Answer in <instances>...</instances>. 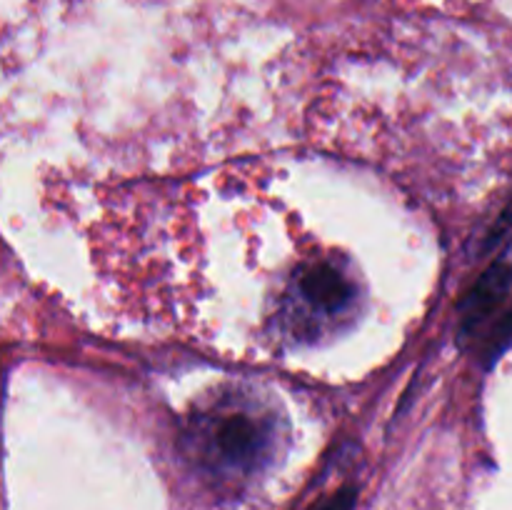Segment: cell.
Returning a JSON list of instances; mask_svg holds the SVG:
<instances>
[{"label":"cell","instance_id":"1","mask_svg":"<svg viewBox=\"0 0 512 510\" xmlns=\"http://www.w3.org/2000/svg\"><path fill=\"white\" fill-rule=\"evenodd\" d=\"M198 460L220 473H250L275 443V418L243 398L218 400L190 418Z\"/></svg>","mask_w":512,"mask_h":510},{"label":"cell","instance_id":"2","mask_svg":"<svg viewBox=\"0 0 512 510\" xmlns=\"http://www.w3.org/2000/svg\"><path fill=\"white\" fill-rule=\"evenodd\" d=\"M358 310V283L343 265L313 260L288 285L280 320L295 338L313 340L338 330Z\"/></svg>","mask_w":512,"mask_h":510},{"label":"cell","instance_id":"3","mask_svg":"<svg viewBox=\"0 0 512 510\" xmlns=\"http://www.w3.org/2000/svg\"><path fill=\"white\" fill-rule=\"evenodd\" d=\"M512 288V243L503 250L498 260H493L488 270L480 275L478 283L460 305V335L473 338L475 330L498 310L505 295Z\"/></svg>","mask_w":512,"mask_h":510},{"label":"cell","instance_id":"4","mask_svg":"<svg viewBox=\"0 0 512 510\" xmlns=\"http://www.w3.org/2000/svg\"><path fill=\"white\" fill-rule=\"evenodd\" d=\"M355 500H358V490L353 485H348V488H340L338 493H333L323 503L315 505L313 510H353Z\"/></svg>","mask_w":512,"mask_h":510}]
</instances>
